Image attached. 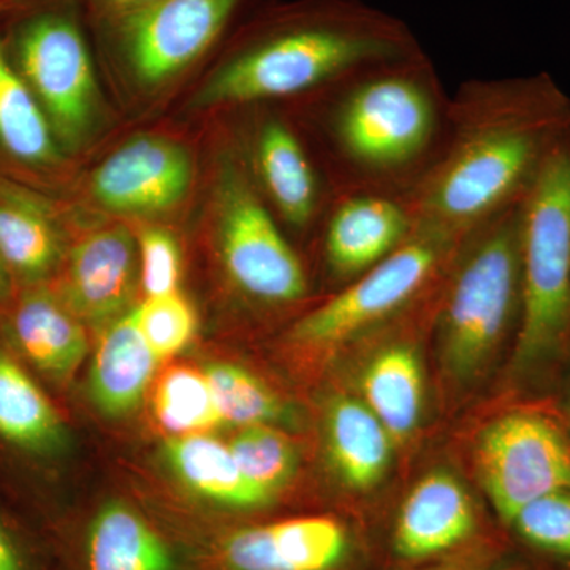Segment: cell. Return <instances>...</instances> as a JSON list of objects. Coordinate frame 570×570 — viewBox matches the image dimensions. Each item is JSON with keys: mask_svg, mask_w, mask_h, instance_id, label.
<instances>
[{"mask_svg": "<svg viewBox=\"0 0 570 570\" xmlns=\"http://www.w3.org/2000/svg\"><path fill=\"white\" fill-rule=\"evenodd\" d=\"M569 124L570 96L547 71L463 82L444 153L411 197L417 228L464 239L520 205Z\"/></svg>", "mask_w": 570, "mask_h": 570, "instance_id": "1", "label": "cell"}, {"mask_svg": "<svg viewBox=\"0 0 570 570\" xmlns=\"http://www.w3.org/2000/svg\"><path fill=\"white\" fill-rule=\"evenodd\" d=\"M295 102L336 194L412 197L448 145L450 96L425 51L363 67Z\"/></svg>", "mask_w": 570, "mask_h": 570, "instance_id": "2", "label": "cell"}, {"mask_svg": "<svg viewBox=\"0 0 570 570\" xmlns=\"http://www.w3.org/2000/svg\"><path fill=\"white\" fill-rule=\"evenodd\" d=\"M422 51L406 22L387 11L362 0H314L262 22L194 105L295 102L363 67Z\"/></svg>", "mask_w": 570, "mask_h": 570, "instance_id": "3", "label": "cell"}, {"mask_svg": "<svg viewBox=\"0 0 570 570\" xmlns=\"http://www.w3.org/2000/svg\"><path fill=\"white\" fill-rule=\"evenodd\" d=\"M523 311L521 204L499 214L461 243L439 291L433 324L445 381L475 387Z\"/></svg>", "mask_w": 570, "mask_h": 570, "instance_id": "4", "label": "cell"}, {"mask_svg": "<svg viewBox=\"0 0 570 570\" xmlns=\"http://www.w3.org/2000/svg\"><path fill=\"white\" fill-rule=\"evenodd\" d=\"M523 311L512 373L553 362L570 341V124L521 202Z\"/></svg>", "mask_w": 570, "mask_h": 570, "instance_id": "5", "label": "cell"}, {"mask_svg": "<svg viewBox=\"0 0 570 570\" xmlns=\"http://www.w3.org/2000/svg\"><path fill=\"white\" fill-rule=\"evenodd\" d=\"M463 242L417 228L387 261L306 311L292 326V341L332 352L401 321L438 294Z\"/></svg>", "mask_w": 570, "mask_h": 570, "instance_id": "6", "label": "cell"}, {"mask_svg": "<svg viewBox=\"0 0 570 570\" xmlns=\"http://www.w3.org/2000/svg\"><path fill=\"white\" fill-rule=\"evenodd\" d=\"M217 245L225 272L247 298L268 307L309 296L302 257L255 189L246 167L230 160L217 187Z\"/></svg>", "mask_w": 570, "mask_h": 570, "instance_id": "7", "label": "cell"}, {"mask_svg": "<svg viewBox=\"0 0 570 570\" xmlns=\"http://www.w3.org/2000/svg\"><path fill=\"white\" fill-rule=\"evenodd\" d=\"M480 483L508 521L534 499L570 491V441L535 412H512L491 422L474 449Z\"/></svg>", "mask_w": 570, "mask_h": 570, "instance_id": "8", "label": "cell"}, {"mask_svg": "<svg viewBox=\"0 0 570 570\" xmlns=\"http://www.w3.org/2000/svg\"><path fill=\"white\" fill-rule=\"evenodd\" d=\"M258 105L264 115L249 130L247 174L284 232L316 230L335 198V187L302 124L272 104Z\"/></svg>", "mask_w": 570, "mask_h": 570, "instance_id": "9", "label": "cell"}, {"mask_svg": "<svg viewBox=\"0 0 570 570\" xmlns=\"http://www.w3.org/2000/svg\"><path fill=\"white\" fill-rule=\"evenodd\" d=\"M21 77L32 89L56 137L77 145L91 129L97 85L80 29L62 14L32 18L18 32Z\"/></svg>", "mask_w": 570, "mask_h": 570, "instance_id": "10", "label": "cell"}, {"mask_svg": "<svg viewBox=\"0 0 570 570\" xmlns=\"http://www.w3.org/2000/svg\"><path fill=\"white\" fill-rule=\"evenodd\" d=\"M415 230L407 195L337 193L318 224L326 275L340 291L387 261Z\"/></svg>", "mask_w": 570, "mask_h": 570, "instance_id": "11", "label": "cell"}, {"mask_svg": "<svg viewBox=\"0 0 570 570\" xmlns=\"http://www.w3.org/2000/svg\"><path fill=\"white\" fill-rule=\"evenodd\" d=\"M239 0H151L122 13V47L138 80L175 77L217 39Z\"/></svg>", "mask_w": 570, "mask_h": 570, "instance_id": "12", "label": "cell"}, {"mask_svg": "<svg viewBox=\"0 0 570 570\" xmlns=\"http://www.w3.org/2000/svg\"><path fill=\"white\" fill-rule=\"evenodd\" d=\"M193 176V160L183 146L160 137H137L94 171L92 193L111 212L159 213L186 197Z\"/></svg>", "mask_w": 570, "mask_h": 570, "instance_id": "13", "label": "cell"}, {"mask_svg": "<svg viewBox=\"0 0 570 570\" xmlns=\"http://www.w3.org/2000/svg\"><path fill=\"white\" fill-rule=\"evenodd\" d=\"M347 551V534L330 517H302L239 528L220 543L225 570H333Z\"/></svg>", "mask_w": 570, "mask_h": 570, "instance_id": "14", "label": "cell"}, {"mask_svg": "<svg viewBox=\"0 0 570 570\" xmlns=\"http://www.w3.org/2000/svg\"><path fill=\"white\" fill-rule=\"evenodd\" d=\"M137 281V255L129 232L105 228L86 236L71 250L66 276V305L91 324L119 316L129 305Z\"/></svg>", "mask_w": 570, "mask_h": 570, "instance_id": "15", "label": "cell"}, {"mask_svg": "<svg viewBox=\"0 0 570 570\" xmlns=\"http://www.w3.org/2000/svg\"><path fill=\"white\" fill-rule=\"evenodd\" d=\"M474 524V509L460 480L448 471L430 472L404 501L393 546L406 560H425L459 546Z\"/></svg>", "mask_w": 570, "mask_h": 570, "instance_id": "16", "label": "cell"}, {"mask_svg": "<svg viewBox=\"0 0 570 570\" xmlns=\"http://www.w3.org/2000/svg\"><path fill=\"white\" fill-rule=\"evenodd\" d=\"M157 363L134 311L115 318L92 358L89 390L94 404L108 417L132 414L141 406Z\"/></svg>", "mask_w": 570, "mask_h": 570, "instance_id": "17", "label": "cell"}, {"mask_svg": "<svg viewBox=\"0 0 570 570\" xmlns=\"http://www.w3.org/2000/svg\"><path fill=\"white\" fill-rule=\"evenodd\" d=\"M11 337L33 367L52 379L70 377L85 362L88 337L66 303L37 292L14 307Z\"/></svg>", "mask_w": 570, "mask_h": 570, "instance_id": "18", "label": "cell"}, {"mask_svg": "<svg viewBox=\"0 0 570 570\" xmlns=\"http://www.w3.org/2000/svg\"><path fill=\"white\" fill-rule=\"evenodd\" d=\"M326 442L333 466L348 489H374L387 474L393 438L365 401L341 396L330 404Z\"/></svg>", "mask_w": 570, "mask_h": 570, "instance_id": "19", "label": "cell"}, {"mask_svg": "<svg viewBox=\"0 0 570 570\" xmlns=\"http://www.w3.org/2000/svg\"><path fill=\"white\" fill-rule=\"evenodd\" d=\"M88 570H175L170 547L137 510L105 504L86 534Z\"/></svg>", "mask_w": 570, "mask_h": 570, "instance_id": "20", "label": "cell"}, {"mask_svg": "<svg viewBox=\"0 0 570 570\" xmlns=\"http://www.w3.org/2000/svg\"><path fill=\"white\" fill-rule=\"evenodd\" d=\"M0 438L37 455L59 452L67 441L66 426L50 397L3 348H0Z\"/></svg>", "mask_w": 570, "mask_h": 570, "instance_id": "21", "label": "cell"}, {"mask_svg": "<svg viewBox=\"0 0 570 570\" xmlns=\"http://www.w3.org/2000/svg\"><path fill=\"white\" fill-rule=\"evenodd\" d=\"M165 459L195 493L228 509H255L269 498L243 474L228 445L205 434L176 436L165 445Z\"/></svg>", "mask_w": 570, "mask_h": 570, "instance_id": "22", "label": "cell"}, {"mask_svg": "<svg viewBox=\"0 0 570 570\" xmlns=\"http://www.w3.org/2000/svg\"><path fill=\"white\" fill-rule=\"evenodd\" d=\"M362 392L390 436H411L423 409V373L415 347L397 341L381 348L363 374Z\"/></svg>", "mask_w": 570, "mask_h": 570, "instance_id": "23", "label": "cell"}, {"mask_svg": "<svg viewBox=\"0 0 570 570\" xmlns=\"http://www.w3.org/2000/svg\"><path fill=\"white\" fill-rule=\"evenodd\" d=\"M0 146L28 165H50L58 159V146L43 108L32 89L11 66L0 40Z\"/></svg>", "mask_w": 570, "mask_h": 570, "instance_id": "24", "label": "cell"}, {"mask_svg": "<svg viewBox=\"0 0 570 570\" xmlns=\"http://www.w3.org/2000/svg\"><path fill=\"white\" fill-rule=\"evenodd\" d=\"M59 257V238L50 217L28 198L0 194V261L9 273L39 279Z\"/></svg>", "mask_w": 570, "mask_h": 570, "instance_id": "25", "label": "cell"}, {"mask_svg": "<svg viewBox=\"0 0 570 570\" xmlns=\"http://www.w3.org/2000/svg\"><path fill=\"white\" fill-rule=\"evenodd\" d=\"M154 414L176 436L202 434L223 423L212 385L193 367H171L154 390Z\"/></svg>", "mask_w": 570, "mask_h": 570, "instance_id": "26", "label": "cell"}, {"mask_svg": "<svg viewBox=\"0 0 570 570\" xmlns=\"http://www.w3.org/2000/svg\"><path fill=\"white\" fill-rule=\"evenodd\" d=\"M204 373L212 385L223 422L246 428L268 425L283 417V403L245 367L213 363Z\"/></svg>", "mask_w": 570, "mask_h": 570, "instance_id": "27", "label": "cell"}, {"mask_svg": "<svg viewBox=\"0 0 570 570\" xmlns=\"http://www.w3.org/2000/svg\"><path fill=\"white\" fill-rule=\"evenodd\" d=\"M228 448L245 478L269 499L295 475L298 456L294 444L275 428L246 426Z\"/></svg>", "mask_w": 570, "mask_h": 570, "instance_id": "28", "label": "cell"}, {"mask_svg": "<svg viewBox=\"0 0 570 570\" xmlns=\"http://www.w3.org/2000/svg\"><path fill=\"white\" fill-rule=\"evenodd\" d=\"M134 314L146 344L159 362L181 352L197 328L193 306L178 292L149 296Z\"/></svg>", "mask_w": 570, "mask_h": 570, "instance_id": "29", "label": "cell"}, {"mask_svg": "<svg viewBox=\"0 0 570 570\" xmlns=\"http://www.w3.org/2000/svg\"><path fill=\"white\" fill-rule=\"evenodd\" d=\"M509 524L531 546L570 558V491H554L534 499Z\"/></svg>", "mask_w": 570, "mask_h": 570, "instance_id": "30", "label": "cell"}, {"mask_svg": "<svg viewBox=\"0 0 570 570\" xmlns=\"http://www.w3.org/2000/svg\"><path fill=\"white\" fill-rule=\"evenodd\" d=\"M140 255L146 298L178 292L181 255L174 236L164 230H146L140 238Z\"/></svg>", "mask_w": 570, "mask_h": 570, "instance_id": "31", "label": "cell"}, {"mask_svg": "<svg viewBox=\"0 0 570 570\" xmlns=\"http://www.w3.org/2000/svg\"><path fill=\"white\" fill-rule=\"evenodd\" d=\"M0 570H32L24 549L0 517Z\"/></svg>", "mask_w": 570, "mask_h": 570, "instance_id": "32", "label": "cell"}, {"mask_svg": "<svg viewBox=\"0 0 570 570\" xmlns=\"http://www.w3.org/2000/svg\"><path fill=\"white\" fill-rule=\"evenodd\" d=\"M102 2L112 13L122 14L137 9V7L145 6V3L151 2V0H102Z\"/></svg>", "mask_w": 570, "mask_h": 570, "instance_id": "33", "label": "cell"}, {"mask_svg": "<svg viewBox=\"0 0 570 570\" xmlns=\"http://www.w3.org/2000/svg\"><path fill=\"white\" fill-rule=\"evenodd\" d=\"M10 292V273L6 265L0 261V302L9 295Z\"/></svg>", "mask_w": 570, "mask_h": 570, "instance_id": "34", "label": "cell"}, {"mask_svg": "<svg viewBox=\"0 0 570 570\" xmlns=\"http://www.w3.org/2000/svg\"><path fill=\"white\" fill-rule=\"evenodd\" d=\"M442 570H524L521 568H455V569H442Z\"/></svg>", "mask_w": 570, "mask_h": 570, "instance_id": "35", "label": "cell"}]
</instances>
